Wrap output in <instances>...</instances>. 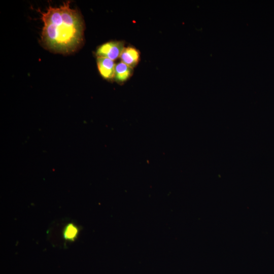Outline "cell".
Segmentation results:
<instances>
[{
  "label": "cell",
  "instance_id": "cell-2",
  "mask_svg": "<svg viewBox=\"0 0 274 274\" xmlns=\"http://www.w3.org/2000/svg\"><path fill=\"white\" fill-rule=\"evenodd\" d=\"M124 48V43L122 41L109 42L100 45L96 54L97 57H106L114 60L120 57Z\"/></svg>",
  "mask_w": 274,
  "mask_h": 274
},
{
  "label": "cell",
  "instance_id": "cell-4",
  "mask_svg": "<svg viewBox=\"0 0 274 274\" xmlns=\"http://www.w3.org/2000/svg\"><path fill=\"white\" fill-rule=\"evenodd\" d=\"M122 62L131 67L136 66L140 59V53L135 48L131 46L125 47L120 55Z\"/></svg>",
  "mask_w": 274,
  "mask_h": 274
},
{
  "label": "cell",
  "instance_id": "cell-3",
  "mask_svg": "<svg viewBox=\"0 0 274 274\" xmlns=\"http://www.w3.org/2000/svg\"><path fill=\"white\" fill-rule=\"evenodd\" d=\"M97 64L101 76L106 79L114 78L115 63L114 60L106 57H97Z\"/></svg>",
  "mask_w": 274,
  "mask_h": 274
},
{
  "label": "cell",
  "instance_id": "cell-6",
  "mask_svg": "<svg viewBox=\"0 0 274 274\" xmlns=\"http://www.w3.org/2000/svg\"><path fill=\"white\" fill-rule=\"evenodd\" d=\"M78 233V228L73 223H68L63 230V238L67 241H74L76 238Z\"/></svg>",
  "mask_w": 274,
  "mask_h": 274
},
{
  "label": "cell",
  "instance_id": "cell-1",
  "mask_svg": "<svg viewBox=\"0 0 274 274\" xmlns=\"http://www.w3.org/2000/svg\"><path fill=\"white\" fill-rule=\"evenodd\" d=\"M70 2L59 7L50 6L41 14L44 23L41 39L43 44L55 52L75 51L83 40L84 25L78 11L71 9Z\"/></svg>",
  "mask_w": 274,
  "mask_h": 274
},
{
  "label": "cell",
  "instance_id": "cell-5",
  "mask_svg": "<svg viewBox=\"0 0 274 274\" xmlns=\"http://www.w3.org/2000/svg\"><path fill=\"white\" fill-rule=\"evenodd\" d=\"M132 67L123 62L116 64L114 79L119 83H122L127 80L132 74Z\"/></svg>",
  "mask_w": 274,
  "mask_h": 274
}]
</instances>
